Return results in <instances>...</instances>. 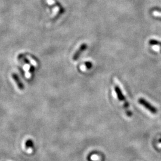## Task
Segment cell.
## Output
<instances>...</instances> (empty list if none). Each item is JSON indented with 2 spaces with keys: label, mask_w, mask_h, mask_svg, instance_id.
<instances>
[{
  "label": "cell",
  "mask_w": 161,
  "mask_h": 161,
  "mask_svg": "<svg viewBox=\"0 0 161 161\" xmlns=\"http://www.w3.org/2000/svg\"><path fill=\"white\" fill-rule=\"evenodd\" d=\"M87 48V44L84 43V44H83L81 45H80V47L78 48V50L75 53V54L73 56V57H72V59H73V60L76 61L79 59V57H80V55H81L82 53L85 51Z\"/></svg>",
  "instance_id": "2"
},
{
  "label": "cell",
  "mask_w": 161,
  "mask_h": 161,
  "mask_svg": "<svg viewBox=\"0 0 161 161\" xmlns=\"http://www.w3.org/2000/svg\"><path fill=\"white\" fill-rule=\"evenodd\" d=\"M159 51H160V52H161V48H160V50H159Z\"/></svg>",
  "instance_id": "9"
},
{
  "label": "cell",
  "mask_w": 161,
  "mask_h": 161,
  "mask_svg": "<svg viewBox=\"0 0 161 161\" xmlns=\"http://www.w3.org/2000/svg\"><path fill=\"white\" fill-rule=\"evenodd\" d=\"M12 76L13 79H14V80L15 81L16 84H17V85H18V88H19V89H20V90H24V85H23V83L21 82V80H20V78H19L18 75L17 74H16L14 73V74H12Z\"/></svg>",
  "instance_id": "3"
},
{
  "label": "cell",
  "mask_w": 161,
  "mask_h": 161,
  "mask_svg": "<svg viewBox=\"0 0 161 161\" xmlns=\"http://www.w3.org/2000/svg\"><path fill=\"white\" fill-rule=\"evenodd\" d=\"M138 101H139V104H141L143 107L147 109L150 112L152 113V114H157V112H158L157 109L153 105H152V104L150 103H149L147 100H146L143 98H140L139 99Z\"/></svg>",
  "instance_id": "1"
},
{
  "label": "cell",
  "mask_w": 161,
  "mask_h": 161,
  "mask_svg": "<svg viewBox=\"0 0 161 161\" xmlns=\"http://www.w3.org/2000/svg\"><path fill=\"white\" fill-rule=\"evenodd\" d=\"M149 43L152 45H159L161 47V42L157 41L156 39H150L149 41Z\"/></svg>",
  "instance_id": "6"
},
{
  "label": "cell",
  "mask_w": 161,
  "mask_h": 161,
  "mask_svg": "<svg viewBox=\"0 0 161 161\" xmlns=\"http://www.w3.org/2000/svg\"><path fill=\"white\" fill-rule=\"evenodd\" d=\"M25 146L26 150H32L34 149V144L33 141L31 139H28L25 143Z\"/></svg>",
  "instance_id": "5"
},
{
  "label": "cell",
  "mask_w": 161,
  "mask_h": 161,
  "mask_svg": "<svg viewBox=\"0 0 161 161\" xmlns=\"http://www.w3.org/2000/svg\"><path fill=\"white\" fill-rule=\"evenodd\" d=\"M85 65L87 66V68L88 69H90V68H91L92 66H93L92 63H90V62H87V63H85Z\"/></svg>",
  "instance_id": "7"
},
{
  "label": "cell",
  "mask_w": 161,
  "mask_h": 161,
  "mask_svg": "<svg viewBox=\"0 0 161 161\" xmlns=\"http://www.w3.org/2000/svg\"><path fill=\"white\" fill-rule=\"evenodd\" d=\"M88 160H89V161H95V160H91V159H90V158H89V159H88Z\"/></svg>",
  "instance_id": "8"
},
{
  "label": "cell",
  "mask_w": 161,
  "mask_h": 161,
  "mask_svg": "<svg viewBox=\"0 0 161 161\" xmlns=\"http://www.w3.org/2000/svg\"><path fill=\"white\" fill-rule=\"evenodd\" d=\"M115 90L116 94H117L118 98V99H119L120 101H124V102L126 101H127V100H126L125 96L124 95V94H123V93H122L121 90H120V88H119L118 85H115Z\"/></svg>",
  "instance_id": "4"
}]
</instances>
